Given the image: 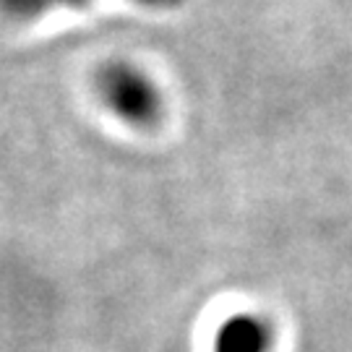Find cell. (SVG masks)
<instances>
[{
  "mask_svg": "<svg viewBox=\"0 0 352 352\" xmlns=\"http://www.w3.org/2000/svg\"><path fill=\"white\" fill-rule=\"evenodd\" d=\"M94 89L110 113L133 128H154L164 118V94L144 68L110 60L97 71Z\"/></svg>",
  "mask_w": 352,
  "mask_h": 352,
  "instance_id": "1",
  "label": "cell"
},
{
  "mask_svg": "<svg viewBox=\"0 0 352 352\" xmlns=\"http://www.w3.org/2000/svg\"><path fill=\"white\" fill-rule=\"evenodd\" d=\"M274 342L277 331L266 316L240 311L219 324L212 352H274Z\"/></svg>",
  "mask_w": 352,
  "mask_h": 352,
  "instance_id": "2",
  "label": "cell"
},
{
  "mask_svg": "<svg viewBox=\"0 0 352 352\" xmlns=\"http://www.w3.org/2000/svg\"><path fill=\"white\" fill-rule=\"evenodd\" d=\"M89 3L94 0H0V11L16 21H29V19H39L58 8H87ZM131 3H136L141 8L170 11V8H177L183 0H131Z\"/></svg>",
  "mask_w": 352,
  "mask_h": 352,
  "instance_id": "3",
  "label": "cell"
}]
</instances>
